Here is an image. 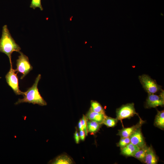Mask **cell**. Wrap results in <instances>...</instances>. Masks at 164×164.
<instances>
[{"label": "cell", "instance_id": "8fae6325", "mask_svg": "<svg viewBox=\"0 0 164 164\" xmlns=\"http://www.w3.org/2000/svg\"><path fill=\"white\" fill-rule=\"evenodd\" d=\"M106 116L105 114L94 111L90 108L85 116L87 119L102 124L103 121Z\"/></svg>", "mask_w": 164, "mask_h": 164}, {"label": "cell", "instance_id": "7402d4cb", "mask_svg": "<svg viewBox=\"0 0 164 164\" xmlns=\"http://www.w3.org/2000/svg\"><path fill=\"white\" fill-rule=\"evenodd\" d=\"M74 138L75 142L77 144L79 143L80 140V137L78 132L77 130H76L74 134Z\"/></svg>", "mask_w": 164, "mask_h": 164}, {"label": "cell", "instance_id": "52a82bcc", "mask_svg": "<svg viewBox=\"0 0 164 164\" xmlns=\"http://www.w3.org/2000/svg\"><path fill=\"white\" fill-rule=\"evenodd\" d=\"M164 95V91L162 90L159 95L154 94H148L146 102V107L147 108H151L163 106Z\"/></svg>", "mask_w": 164, "mask_h": 164}, {"label": "cell", "instance_id": "30bf717a", "mask_svg": "<svg viewBox=\"0 0 164 164\" xmlns=\"http://www.w3.org/2000/svg\"><path fill=\"white\" fill-rule=\"evenodd\" d=\"M158 161V158L152 147H147L144 163L147 164H156Z\"/></svg>", "mask_w": 164, "mask_h": 164}, {"label": "cell", "instance_id": "5b68a950", "mask_svg": "<svg viewBox=\"0 0 164 164\" xmlns=\"http://www.w3.org/2000/svg\"><path fill=\"white\" fill-rule=\"evenodd\" d=\"M116 119L121 120L125 118H130L135 115H138L135 111L133 103L123 105L116 110Z\"/></svg>", "mask_w": 164, "mask_h": 164}, {"label": "cell", "instance_id": "603a6c76", "mask_svg": "<svg viewBox=\"0 0 164 164\" xmlns=\"http://www.w3.org/2000/svg\"><path fill=\"white\" fill-rule=\"evenodd\" d=\"M79 136L80 139L82 141L85 140L86 136L85 132L84 130H80L79 132Z\"/></svg>", "mask_w": 164, "mask_h": 164}, {"label": "cell", "instance_id": "7c38bea8", "mask_svg": "<svg viewBox=\"0 0 164 164\" xmlns=\"http://www.w3.org/2000/svg\"><path fill=\"white\" fill-rule=\"evenodd\" d=\"M140 149L138 146L130 142L125 147L121 149V153L122 155L126 156H133Z\"/></svg>", "mask_w": 164, "mask_h": 164}, {"label": "cell", "instance_id": "9c48e42d", "mask_svg": "<svg viewBox=\"0 0 164 164\" xmlns=\"http://www.w3.org/2000/svg\"><path fill=\"white\" fill-rule=\"evenodd\" d=\"M143 123V121L140 119L139 122L135 125L129 127L124 128L119 130L117 135L120 136L121 138L129 137L137 129L141 128Z\"/></svg>", "mask_w": 164, "mask_h": 164}, {"label": "cell", "instance_id": "2e32d148", "mask_svg": "<svg viewBox=\"0 0 164 164\" xmlns=\"http://www.w3.org/2000/svg\"><path fill=\"white\" fill-rule=\"evenodd\" d=\"M91 110L95 112L105 114V111L101 105L97 101H91Z\"/></svg>", "mask_w": 164, "mask_h": 164}, {"label": "cell", "instance_id": "44dd1931", "mask_svg": "<svg viewBox=\"0 0 164 164\" xmlns=\"http://www.w3.org/2000/svg\"><path fill=\"white\" fill-rule=\"evenodd\" d=\"M87 120L88 119L86 116L84 115H83L81 120L84 128V130L86 136L87 135L88 133L87 128Z\"/></svg>", "mask_w": 164, "mask_h": 164}, {"label": "cell", "instance_id": "8992f818", "mask_svg": "<svg viewBox=\"0 0 164 164\" xmlns=\"http://www.w3.org/2000/svg\"><path fill=\"white\" fill-rule=\"evenodd\" d=\"M16 71L15 70L12 68V63H10V69L5 76L6 81L16 95H22V92L19 89L17 73H16Z\"/></svg>", "mask_w": 164, "mask_h": 164}, {"label": "cell", "instance_id": "ba28073f", "mask_svg": "<svg viewBox=\"0 0 164 164\" xmlns=\"http://www.w3.org/2000/svg\"><path fill=\"white\" fill-rule=\"evenodd\" d=\"M129 137L130 142L140 149L147 147L141 128L137 129Z\"/></svg>", "mask_w": 164, "mask_h": 164}, {"label": "cell", "instance_id": "e0dca14e", "mask_svg": "<svg viewBox=\"0 0 164 164\" xmlns=\"http://www.w3.org/2000/svg\"><path fill=\"white\" fill-rule=\"evenodd\" d=\"M147 147L140 149L139 150L135 153L133 157L138 159L141 162L144 163Z\"/></svg>", "mask_w": 164, "mask_h": 164}, {"label": "cell", "instance_id": "d6986e66", "mask_svg": "<svg viewBox=\"0 0 164 164\" xmlns=\"http://www.w3.org/2000/svg\"><path fill=\"white\" fill-rule=\"evenodd\" d=\"M130 143L129 137L121 138L119 142L117 143V146L121 149Z\"/></svg>", "mask_w": 164, "mask_h": 164}, {"label": "cell", "instance_id": "3957f363", "mask_svg": "<svg viewBox=\"0 0 164 164\" xmlns=\"http://www.w3.org/2000/svg\"><path fill=\"white\" fill-rule=\"evenodd\" d=\"M20 55L16 60V71L22 74L20 79H23L32 69L28 57L22 52L19 53Z\"/></svg>", "mask_w": 164, "mask_h": 164}, {"label": "cell", "instance_id": "277c9868", "mask_svg": "<svg viewBox=\"0 0 164 164\" xmlns=\"http://www.w3.org/2000/svg\"><path fill=\"white\" fill-rule=\"evenodd\" d=\"M140 82L148 94H154L161 90V87L155 80L148 75L143 74L139 77Z\"/></svg>", "mask_w": 164, "mask_h": 164}, {"label": "cell", "instance_id": "9a60e30c", "mask_svg": "<svg viewBox=\"0 0 164 164\" xmlns=\"http://www.w3.org/2000/svg\"><path fill=\"white\" fill-rule=\"evenodd\" d=\"M101 124L96 121L89 120L87 121V128L88 132L94 134L99 130Z\"/></svg>", "mask_w": 164, "mask_h": 164}, {"label": "cell", "instance_id": "ac0fdd59", "mask_svg": "<svg viewBox=\"0 0 164 164\" xmlns=\"http://www.w3.org/2000/svg\"><path fill=\"white\" fill-rule=\"evenodd\" d=\"M118 121L116 118H114L106 116L102 124H104L108 127H113L116 126Z\"/></svg>", "mask_w": 164, "mask_h": 164}, {"label": "cell", "instance_id": "4fadbf2b", "mask_svg": "<svg viewBox=\"0 0 164 164\" xmlns=\"http://www.w3.org/2000/svg\"><path fill=\"white\" fill-rule=\"evenodd\" d=\"M154 125L160 129L163 130L164 128V111H157L154 123Z\"/></svg>", "mask_w": 164, "mask_h": 164}, {"label": "cell", "instance_id": "7a4b0ae2", "mask_svg": "<svg viewBox=\"0 0 164 164\" xmlns=\"http://www.w3.org/2000/svg\"><path fill=\"white\" fill-rule=\"evenodd\" d=\"M41 78V75L39 74L36 77L32 86L26 91L22 92V95L23 96V98L19 99L15 103V104L22 103H28L42 106L46 105V102L41 95L38 88V84Z\"/></svg>", "mask_w": 164, "mask_h": 164}, {"label": "cell", "instance_id": "ffe728a7", "mask_svg": "<svg viewBox=\"0 0 164 164\" xmlns=\"http://www.w3.org/2000/svg\"><path fill=\"white\" fill-rule=\"evenodd\" d=\"M30 7L34 9L36 8H39L41 11L43 10L41 4V0H32Z\"/></svg>", "mask_w": 164, "mask_h": 164}, {"label": "cell", "instance_id": "cb8c5ba5", "mask_svg": "<svg viewBox=\"0 0 164 164\" xmlns=\"http://www.w3.org/2000/svg\"><path fill=\"white\" fill-rule=\"evenodd\" d=\"M78 127L80 130H84V128L82 123L81 119H80L78 122Z\"/></svg>", "mask_w": 164, "mask_h": 164}, {"label": "cell", "instance_id": "6da1fadb", "mask_svg": "<svg viewBox=\"0 0 164 164\" xmlns=\"http://www.w3.org/2000/svg\"><path fill=\"white\" fill-rule=\"evenodd\" d=\"M21 48L12 37L7 25L2 27V35L0 39V52L8 57L10 63H12L11 55L13 52H20Z\"/></svg>", "mask_w": 164, "mask_h": 164}, {"label": "cell", "instance_id": "5bb4252c", "mask_svg": "<svg viewBox=\"0 0 164 164\" xmlns=\"http://www.w3.org/2000/svg\"><path fill=\"white\" fill-rule=\"evenodd\" d=\"M73 163L72 159L65 154L60 155L56 158L51 163L54 164H71Z\"/></svg>", "mask_w": 164, "mask_h": 164}]
</instances>
